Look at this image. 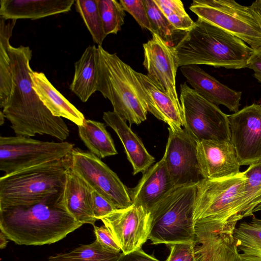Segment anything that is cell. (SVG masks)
<instances>
[{
  "mask_svg": "<svg viewBox=\"0 0 261 261\" xmlns=\"http://www.w3.org/2000/svg\"><path fill=\"white\" fill-rule=\"evenodd\" d=\"M232 235L243 261H261V219L240 223Z\"/></svg>",
  "mask_w": 261,
  "mask_h": 261,
  "instance_id": "484cf974",
  "label": "cell"
},
{
  "mask_svg": "<svg viewBox=\"0 0 261 261\" xmlns=\"http://www.w3.org/2000/svg\"><path fill=\"white\" fill-rule=\"evenodd\" d=\"M6 236L2 232H0V248L1 249L5 248L8 242Z\"/></svg>",
  "mask_w": 261,
  "mask_h": 261,
  "instance_id": "7bdbcfd3",
  "label": "cell"
},
{
  "mask_svg": "<svg viewBox=\"0 0 261 261\" xmlns=\"http://www.w3.org/2000/svg\"><path fill=\"white\" fill-rule=\"evenodd\" d=\"M64 189L33 203L0 207V230L18 245H49L83 225L68 213Z\"/></svg>",
  "mask_w": 261,
  "mask_h": 261,
  "instance_id": "7a4b0ae2",
  "label": "cell"
},
{
  "mask_svg": "<svg viewBox=\"0 0 261 261\" xmlns=\"http://www.w3.org/2000/svg\"><path fill=\"white\" fill-rule=\"evenodd\" d=\"M93 227L96 240L99 243L110 250L120 252V248L115 241L110 230L105 225L100 227L94 225Z\"/></svg>",
  "mask_w": 261,
  "mask_h": 261,
  "instance_id": "74e56055",
  "label": "cell"
},
{
  "mask_svg": "<svg viewBox=\"0 0 261 261\" xmlns=\"http://www.w3.org/2000/svg\"><path fill=\"white\" fill-rule=\"evenodd\" d=\"M196 243H178L169 245L170 253L166 261H185L195 251Z\"/></svg>",
  "mask_w": 261,
  "mask_h": 261,
  "instance_id": "8d00e7d4",
  "label": "cell"
},
{
  "mask_svg": "<svg viewBox=\"0 0 261 261\" xmlns=\"http://www.w3.org/2000/svg\"><path fill=\"white\" fill-rule=\"evenodd\" d=\"M30 76L33 89L53 115L66 118L77 126L83 124L85 119L83 113L55 88L44 73L32 70Z\"/></svg>",
  "mask_w": 261,
  "mask_h": 261,
  "instance_id": "7402d4cb",
  "label": "cell"
},
{
  "mask_svg": "<svg viewBox=\"0 0 261 261\" xmlns=\"http://www.w3.org/2000/svg\"><path fill=\"white\" fill-rule=\"evenodd\" d=\"M71 153L54 161L0 178V207L39 202L64 189Z\"/></svg>",
  "mask_w": 261,
  "mask_h": 261,
  "instance_id": "8992f818",
  "label": "cell"
},
{
  "mask_svg": "<svg viewBox=\"0 0 261 261\" xmlns=\"http://www.w3.org/2000/svg\"><path fill=\"white\" fill-rule=\"evenodd\" d=\"M143 65L147 76L178 106L181 107L176 89L177 66L173 47L155 34L143 44Z\"/></svg>",
  "mask_w": 261,
  "mask_h": 261,
  "instance_id": "9a60e30c",
  "label": "cell"
},
{
  "mask_svg": "<svg viewBox=\"0 0 261 261\" xmlns=\"http://www.w3.org/2000/svg\"><path fill=\"white\" fill-rule=\"evenodd\" d=\"M250 7L261 28V0H257L253 2Z\"/></svg>",
  "mask_w": 261,
  "mask_h": 261,
  "instance_id": "b9f144b4",
  "label": "cell"
},
{
  "mask_svg": "<svg viewBox=\"0 0 261 261\" xmlns=\"http://www.w3.org/2000/svg\"><path fill=\"white\" fill-rule=\"evenodd\" d=\"M5 118V117L4 116V114L2 110H1L0 111V125H2L4 123Z\"/></svg>",
  "mask_w": 261,
  "mask_h": 261,
  "instance_id": "ee69618b",
  "label": "cell"
},
{
  "mask_svg": "<svg viewBox=\"0 0 261 261\" xmlns=\"http://www.w3.org/2000/svg\"><path fill=\"white\" fill-rule=\"evenodd\" d=\"M174 187L162 159L143 173L138 184L129 192L133 203L149 211Z\"/></svg>",
  "mask_w": 261,
  "mask_h": 261,
  "instance_id": "ac0fdd59",
  "label": "cell"
},
{
  "mask_svg": "<svg viewBox=\"0 0 261 261\" xmlns=\"http://www.w3.org/2000/svg\"><path fill=\"white\" fill-rule=\"evenodd\" d=\"M121 254L107 249L96 239L68 253L50 256L48 261H117Z\"/></svg>",
  "mask_w": 261,
  "mask_h": 261,
  "instance_id": "f1b7e54d",
  "label": "cell"
},
{
  "mask_svg": "<svg viewBox=\"0 0 261 261\" xmlns=\"http://www.w3.org/2000/svg\"><path fill=\"white\" fill-rule=\"evenodd\" d=\"M119 2L124 10L129 13L141 28L151 32L150 23L144 0H120Z\"/></svg>",
  "mask_w": 261,
  "mask_h": 261,
  "instance_id": "e575fe53",
  "label": "cell"
},
{
  "mask_svg": "<svg viewBox=\"0 0 261 261\" xmlns=\"http://www.w3.org/2000/svg\"><path fill=\"white\" fill-rule=\"evenodd\" d=\"M98 11L105 34H117L124 23L125 11L119 1L97 0Z\"/></svg>",
  "mask_w": 261,
  "mask_h": 261,
  "instance_id": "d6a6232c",
  "label": "cell"
},
{
  "mask_svg": "<svg viewBox=\"0 0 261 261\" xmlns=\"http://www.w3.org/2000/svg\"><path fill=\"white\" fill-rule=\"evenodd\" d=\"M243 172L246 178L245 201L253 216L255 212L261 211V161L249 165Z\"/></svg>",
  "mask_w": 261,
  "mask_h": 261,
  "instance_id": "1f68e13d",
  "label": "cell"
},
{
  "mask_svg": "<svg viewBox=\"0 0 261 261\" xmlns=\"http://www.w3.org/2000/svg\"><path fill=\"white\" fill-rule=\"evenodd\" d=\"M97 91L111 102L113 111L130 125L146 119L147 95L136 72L121 60L98 46Z\"/></svg>",
  "mask_w": 261,
  "mask_h": 261,
  "instance_id": "5b68a950",
  "label": "cell"
},
{
  "mask_svg": "<svg viewBox=\"0 0 261 261\" xmlns=\"http://www.w3.org/2000/svg\"><path fill=\"white\" fill-rule=\"evenodd\" d=\"M189 8L198 18L237 37L253 50L261 47V28L250 6L233 0H194Z\"/></svg>",
  "mask_w": 261,
  "mask_h": 261,
  "instance_id": "ba28073f",
  "label": "cell"
},
{
  "mask_svg": "<svg viewBox=\"0 0 261 261\" xmlns=\"http://www.w3.org/2000/svg\"><path fill=\"white\" fill-rule=\"evenodd\" d=\"M180 70L192 89L201 97L217 106L223 105L234 113L239 111L242 92L222 84L198 65L181 66Z\"/></svg>",
  "mask_w": 261,
  "mask_h": 261,
  "instance_id": "e0dca14e",
  "label": "cell"
},
{
  "mask_svg": "<svg viewBox=\"0 0 261 261\" xmlns=\"http://www.w3.org/2000/svg\"><path fill=\"white\" fill-rule=\"evenodd\" d=\"M74 0H1L0 16L5 20H36L70 11Z\"/></svg>",
  "mask_w": 261,
  "mask_h": 261,
  "instance_id": "d6986e66",
  "label": "cell"
},
{
  "mask_svg": "<svg viewBox=\"0 0 261 261\" xmlns=\"http://www.w3.org/2000/svg\"><path fill=\"white\" fill-rule=\"evenodd\" d=\"M102 118L106 125L117 134L125 150L128 161L133 166L134 175L143 173L155 161L147 151L142 141L123 120L114 111L105 112Z\"/></svg>",
  "mask_w": 261,
  "mask_h": 261,
  "instance_id": "ffe728a7",
  "label": "cell"
},
{
  "mask_svg": "<svg viewBox=\"0 0 261 261\" xmlns=\"http://www.w3.org/2000/svg\"><path fill=\"white\" fill-rule=\"evenodd\" d=\"M169 136L162 158L174 186L198 184L202 179L197 141L184 128L168 127Z\"/></svg>",
  "mask_w": 261,
  "mask_h": 261,
  "instance_id": "7c38bea8",
  "label": "cell"
},
{
  "mask_svg": "<svg viewBox=\"0 0 261 261\" xmlns=\"http://www.w3.org/2000/svg\"><path fill=\"white\" fill-rule=\"evenodd\" d=\"M75 71L70 89L84 102L96 91L98 85V51L88 46L74 63Z\"/></svg>",
  "mask_w": 261,
  "mask_h": 261,
  "instance_id": "cb8c5ba5",
  "label": "cell"
},
{
  "mask_svg": "<svg viewBox=\"0 0 261 261\" xmlns=\"http://www.w3.org/2000/svg\"><path fill=\"white\" fill-rule=\"evenodd\" d=\"M92 199L93 214L97 220L117 209L107 199L92 189Z\"/></svg>",
  "mask_w": 261,
  "mask_h": 261,
  "instance_id": "d590c367",
  "label": "cell"
},
{
  "mask_svg": "<svg viewBox=\"0 0 261 261\" xmlns=\"http://www.w3.org/2000/svg\"><path fill=\"white\" fill-rule=\"evenodd\" d=\"M74 5L93 41L98 46H102L107 35L103 29L97 0H76Z\"/></svg>",
  "mask_w": 261,
  "mask_h": 261,
  "instance_id": "4dcf8cb0",
  "label": "cell"
},
{
  "mask_svg": "<svg viewBox=\"0 0 261 261\" xmlns=\"http://www.w3.org/2000/svg\"><path fill=\"white\" fill-rule=\"evenodd\" d=\"M71 169L92 190L107 199L117 208L133 204L129 190L118 175L100 159L79 148L71 152Z\"/></svg>",
  "mask_w": 261,
  "mask_h": 261,
  "instance_id": "8fae6325",
  "label": "cell"
},
{
  "mask_svg": "<svg viewBox=\"0 0 261 261\" xmlns=\"http://www.w3.org/2000/svg\"><path fill=\"white\" fill-rule=\"evenodd\" d=\"M245 180L240 172L230 177L199 181L194 212L196 238L233 234L239 221L252 216L245 201Z\"/></svg>",
  "mask_w": 261,
  "mask_h": 261,
  "instance_id": "3957f363",
  "label": "cell"
},
{
  "mask_svg": "<svg viewBox=\"0 0 261 261\" xmlns=\"http://www.w3.org/2000/svg\"><path fill=\"white\" fill-rule=\"evenodd\" d=\"M117 261H160L141 249L127 253H121Z\"/></svg>",
  "mask_w": 261,
  "mask_h": 261,
  "instance_id": "f35d334b",
  "label": "cell"
},
{
  "mask_svg": "<svg viewBox=\"0 0 261 261\" xmlns=\"http://www.w3.org/2000/svg\"><path fill=\"white\" fill-rule=\"evenodd\" d=\"M122 253L141 249L148 239L151 219L149 211L133 203L129 206L116 209L102 218Z\"/></svg>",
  "mask_w": 261,
  "mask_h": 261,
  "instance_id": "4fadbf2b",
  "label": "cell"
},
{
  "mask_svg": "<svg viewBox=\"0 0 261 261\" xmlns=\"http://www.w3.org/2000/svg\"><path fill=\"white\" fill-rule=\"evenodd\" d=\"M247 68L253 70L254 77L261 83V47L253 50L247 62Z\"/></svg>",
  "mask_w": 261,
  "mask_h": 261,
  "instance_id": "ab89813d",
  "label": "cell"
},
{
  "mask_svg": "<svg viewBox=\"0 0 261 261\" xmlns=\"http://www.w3.org/2000/svg\"><path fill=\"white\" fill-rule=\"evenodd\" d=\"M74 144L35 140L22 136L0 137V170L9 175L70 154Z\"/></svg>",
  "mask_w": 261,
  "mask_h": 261,
  "instance_id": "30bf717a",
  "label": "cell"
},
{
  "mask_svg": "<svg viewBox=\"0 0 261 261\" xmlns=\"http://www.w3.org/2000/svg\"><path fill=\"white\" fill-rule=\"evenodd\" d=\"M173 50L177 67L206 65L239 69L247 68L254 50L237 37L198 18Z\"/></svg>",
  "mask_w": 261,
  "mask_h": 261,
  "instance_id": "277c9868",
  "label": "cell"
},
{
  "mask_svg": "<svg viewBox=\"0 0 261 261\" xmlns=\"http://www.w3.org/2000/svg\"><path fill=\"white\" fill-rule=\"evenodd\" d=\"M205 249V261H243L233 235L209 234L197 239Z\"/></svg>",
  "mask_w": 261,
  "mask_h": 261,
  "instance_id": "83f0119b",
  "label": "cell"
},
{
  "mask_svg": "<svg viewBox=\"0 0 261 261\" xmlns=\"http://www.w3.org/2000/svg\"><path fill=\"white\" fill-rule=\"evenodd\" d=\"M152 34H155L171 46L176 44L186 33L176 30L168 20L153 0H144Z\"/></svg>",
  "mask_w": 261,
  "mask_h": 261,
  "instance_id": "f546056e",
  "label": "cell"
},
{
  "mask_svg": "<svg viewBox=\"0 0 261 261\" xmlns=\"http://www.w3.org/2000/svg\"><path fill=\"white\" fill-rule=\"evenodd\" d=\"M197 151L202 178L222 179L240 172L241 165L231 141H198Z\"/></svg>",
  "mask_w": 261,
  "mask_h": 261,
  "instance_id": "2e32d148",
  "label": "cell"
},
{
  "mask_svg": "<svg viewBox=\"0 0 261 261\" xmlns=\"http://www.w3.org/2000/svg\"><path fill=\"white\" fill-rule=\"evenodd\" d=\"M136 74L148 97L147 111L171 128L184 126L181 107L176 105L147 74L138 72Z\"/></svg>",
  "mask_w": 261,
  "mask_h": 261,
  "instance_id": "603a6c76",
  "label": "cell"
},
{
  "mask_svg": "<svg viewBox=\"0 0 261 261\" xmlns=\"http://www.w3.org/2000/svg\"><path fill=\"white\" fill-rule=\"evenodd\" d=\"M170 23L177 30L187 32L194 25L180 0H153Z\"/></svg>",
  "mask_w": 261,
  "mask_h": 261,
  "instance_id": "836d02e7",
  "label": "cell"
},
{
  "mask_svg": "<svg viewBox=\"0 0 261 261\" xmlns=\"http://www.w3.org/2000/svg\"><path fill=\"white\" fill-rule=\"evenodd\" d=\"M179 100L184 127L196 141H230L228 115L199 95L186 83L180 84Z\"/></svg>",
  "mask_w": 261,
  "mask_h": 261,
  "instance_id": "9c48e42d",
  "label": "cell"
},
{
  "mask_svg": "<svg viewBox=\"0 0 261 261\" xmlns=\"http://www.w3.org/2000/svg\"><path fill=\"white\" fill-rule=\"evenodd\" d=\"M197 184L176 186L150 211L152 244L196 243L194 212Z\"/></svg>",
  "mask_w": 261,
  "mask_h": 261,
  "instance_id": "52a82bcc",
  "label": "cell"
},
{
  "mask_svg": "<svg viewBox=\"0 0 261 261\" xmlns=\"http://www.w3.org/2000/svg\"><path fill=\"white\" fill-rule=\"evenodd\" d=\"M77 127L79 136L90 152L100 159L117 154L113 140L103 123L85 119Z\"/></svg>",
  "mask_w": 261,
  "mask_h": 261,
  "instance_id": "d4e9b609",
  "label": "cell"
},
{
  "mask_svg": "<svg viewBox=\"0 0 261 261\" xmlns=\"http://www.w3.org/2000/svg\"><path fill=\"white\" fill-rule=\"evenodd\" d=\"M206 252L204 245L197 242L194 252L185 261H205Z\"/></svg>",
  "mask_w": 261,
  "mask_h": 261,
  "instance_id": "60d3db41",
  "label": "cell"
},
{
  "mask_svg": "<svg viewBox=\"0 0 261 261\" xmlns=\"http://www.w3.org/2000/svg\"><path fill=\"white\" fill-rule=\"evenodd\" d=\"M228 117L230 141L241 166L261 161V106L252 104Z\"/></svg>",
  "mask_w": 261,
  "mask_h": 261,
  "instance_id": "5bb4252c",
  "label": "cell"
},
{
  "mask_svg": "<svg viewBox=\"0 0 261 261\" xmlns=\"http://www.w3.org/2000/svg\"><path fill=\"white\" fill-rule=\"evenodd\" d=\"M63 201L75 220L83 224L95 225L97 220L93 212L92 189L71 168L66 174Z\"/></svg>",
  "mask_w": 261,
  "mask_h": 261,
  "instance_id": "44dd1931",
  "label": "cell"
},
{
  "mask_svg": "<svg viewBox=\"0 0 261 261\" xmlns=\"http://www.w3.org/2000/svg\"><path fill=\"white\" fill-rule=\"evenodd\" d=\"M17 20H5L0 23V107L8 101L12 91L13 80L9 55L10 38Z\"/></svg>",
  "mask_w": 261,
  "mask_h": 261,
  "instance_id": "4316f807",
  "label": "cell"
},
{
  "mask_svg": "<svg viewBox=\"0 0 261 261\" xmlns=\"http://www.w3.org/2000/svg\"><path fill=\"white\" fill-rule=\"evenodd\" d=\"M13 87L11 96L3 108L5 118L17 136L48 135L63 141L70 132L61 117H55L44 106L33 88L30 65L32 50L29 46H9Z\"/></svg>",
  "mask_w": 261,
  "mask_h": 261,
  "instance_id": "6da1fadb",
  "label": "cell"
}]
</instances>
